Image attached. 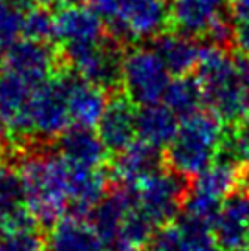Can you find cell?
Returning <instances> with one entry per match:
<instances>
[{
	"mask_svg": "<svg viewBox=\"0 0 249 251\" xmlns=\"http://www.w3.org/2000/svg\"><path fill=\"white\" fill-rule=\"evenodd\" d=\"M229 19L233 26H249V0H229Z\"/></svg>",
	"mask_w": 249,
	"mask_h": 251,
	"instance_id": "f546056e",
	"label": "cell"
},
{
	"mask_svg": "<svg viewBox=\"0 0 249 251\" xmlns=\"http://www.w3.org/2000/svg\"><path fill=\"white\" fill-rule=\"evenodd\" d=\"M240 63V72H242V81H244V94H246V116H249V57L242 55L238 59Z\"/></svg>",
	"mask_w": 249,
	"mask_h": 251,
	"instance_id": "d6a6232c",
	"label": "cell"
},
{
	"mask_svg": "<svg viewBox=\"0 0 249 251\" xmlns=\"http://www.w3.org/2000/svg\"><path fill=\"white\" fill-rule=\"evenodd\" d=\"M106 28L118 42L152 41L171 29V4L169 0H124Z\"/></svg>",
	"mask_w": 249,
	"mask_h": 251,
	"instance_id": "9c48e42d",
	"label": "cell"
},
{
	"mask_svg": "<svg viewBox=\"0 0 249 251\" xmlns=\"http://www.w3.org/2000/svg\"><path fill=\"white\" fill-rule=\"evenodd\" d=\"M22 35L33 39V41L50 42L55 39V26H53V15L42 6L31 9L24 17V31Z\"/></svg>",
	"mask_w": 249,
	"mask_h": 251,
	"instance_id": "f1b7e54d",
	"label": "cell"
},
{
	"mask_svg": "<svg viewBox=\"0 0 249 251\" xmlns=\"http://www.w3.org/2000/svg\"><path fill=\"white\" fill-rule=\"evenodd\" d=\"M97 134L110 152H121L124 147L138 140L136 106L126 96L108 99L103 116L97 123Z\"/></svg>",
	"mask_w": 249,
	"mask_h": 251,
	"instance_id": "5bb4252c",
	"label": "cell"
},
{
	"mask_svg": "<svg viewBox=\"0 0 249 251\" xmlns=\"http://www.w3.org/2000/svg\"><path fill=\"white\" fill-rule=\"evenodd\" d=\"M213 235L220 251H249V191H233L222 200Z\"/></svg>",
	"mask_w": 249,
	"mask_h": 251,
	"instance_id": "8fae6325",
	"label": "cell"
},
{
	"mask_svg": "<svg viewBox=\"0 0 249 251\" xmlns=\"http://www.w3.org/2000/svg\"><path fill=\"white\" fill-rule=\"evenodd\" d=\"M4 132H6V125H4V119L0 116V141L4 140Z\"/></svg>",
	"mask_w": 249,
	"mask_h": 251,
	"instance_id": "e575fe53",
	"label": "cell"
},
{
	"mask_svg": "<svg viewBox=\"0 0 249 251\" xmlns=\"http://www.w3.org/2000/svg\"><path fill=\"white\" fill-rule=\"evenodd\" d=\"M59 55L51 44L33 39H19L2 51L0 70L11 72L31 86H39L57 74Z\"/></svg>",
	"mask_w": 249,
	"mask_h": 251,
	"instance_id": "30bf717a",
	"label": "cell"
},
{
	"mask_svg": "<svg viewBox=\"0 0 249 251\" xmlns=\"http://www.w3.org/2000/svg\"><path fill=\"white\" fill-rule=\"evenodd\" d=\"M62 57L77 75L101 86L108 92L121 86V61L123 53L119 42L106 35L90 44H66L62 46Z\"/></svg>",
	"mask_w": 249,
	"mask_h": 251,
	"instance_id": "52a82bcc",
	"label": "cell"
},
{
	"mask_svg": "<svg viewBox=\"0 0 249 251\" xmlns=\"http://www.w3.org/2000/svg\"><path fill=\"white\" fill-rule=\"evenodd\" d=\"M55 39L66 44H90L106 37L104 21L92 6L66 4L53 13Z\"/></svg>",
	"mask_w": 249,
	"mask_h": 251,
	"instance_id": "7c38bea8",
	"label": "cell"
},
{
	"mask_svg": "<svg viewBox=\"0 0 249 251\" xmlns=\"http://www.w3.org/2000/svg\"><path fill=\"white\" fill-rule=\"evenodd\" d=\"M108 98L106 90L94 83H88L81 77L70 72L68 81V108L72 125L79 126H94L99 123L106 108Z\"/></svg>",
	"mask_w": 249,
	"mask_h": 251,
	"instance_id": "44dd1931",
	"label": "cell"
},
{
	"mask_svg": "<svg viewBox=\"0 0 249 251\" xmlns=\"http://www.w3.org/2000/svg\"><path fill=\"white\" fill-rule=\"evenodd\" d=\"M61 6H66V4H81L83 0H57Z\"/></svg>",
	"mask_w": 249,
	"mask_h": 251,
	"instance_id": "836d02e7",
	"label": "cell"
},
{
	"mask_svg": "<svg viewBox=\"0 0 249 251\" xmlns=\"http://www.w3.org/2000/svg\"><path fill=\"white\" fill-rule=\"evenodd\" d=\"M161 103L169 106L178 119H183L194 112L201 110L203 94L196 75H191V74L174 75L161 98Z\"/></svg>",
	"mask_w": 249,
	"mask_h": 251,
	"instance_id": "cb8c5ba5",
	"label": "cell"
},
{
	"mask_svg": "<svg viewBox=\"0 0 249 251\" xmlns=\"http://www.w3.org/2000/svg\"><path fill=\"white\" fill-rule=\"evenodd\" d=\"M225 123L211 110H198L180 119L173 141L165 149V163L169 169L194 178L220 156Z\"/></svg>",
	"mask_w": 249,
	"mask_h": 251,
	"instance_id": "7a4b0ae2",
	"label": "cell"
},
{
	"mask_svg": "<svg viewBox=\"0 0 249 251\" xmlns=\"http://www.w3.org/2000/svg\"><path fill=\"white\" fill-rule=\"evenodd\" d=\"M26 205L21 175L13 169H0V218Z\"/></svg>",
	"mask_w": 249,
	"mask_h": 251,
	"instance_id": "484cf974",
	"label": "cell"
},
{
	"mask_svg": "<svg viewBox=\"0 0 249 251\" xmlns=\"http://www.w3.org/2000/svg\"><path fill=\"white\" fill-rule=\"evenodd\" d=\"M169 4L173 29L218 44L231 41L229 0H169Z\"/></svg>",
	"mask_w": 249,
	"mask_h": 251,
	"instance_id": "8992f818",
	"label": "cell"
},
{
	"mask_svg": "<svg viewBox=\"0 0 249 251\" xmlns=\"http://www.w3.org/2000/svg\"><path fill=\"white\" fill-rule=\"evenodd\" d=\"M26 205L39 224L51 226L66 215L68 198V161L61 154H31L21 161Z\"/></svg>",
	"mask_w": 249,
	"mask_h": 251,
	"instance_id": "3957f363",
	"label": "cell"
},
{
	"mask_svg": "<svg viewBox=\"0 0 249 251\" xmlns=\"http://www.w3.org/2000/svg\"><path fill=\"white\" fill-rule=\"evenodd\" d=\"M57 140L59 154L72 165L96 169L104 167V163L108 161L110 151L104 147L99 134L94 132L90 126H68Z\"/></svg>",
	"mask_w": 249,
	"mask_h": 251,
	"instance_id": "ac0fdd59",
	"label": "cell"
},
{
	"mask_svg": "<svg viewBox=\"0 0 249 251\" xmlns=\"http://www.w3.org/2000/svg\"><path fill=\"white\" fill-rule=\"evenodd\" d=\"M180 119L161 101L141 105L136 110V132L138 140L165 151L178 130Z\"/></svg>",
	"mask_w": 249,
	"mask_h": 251,
	"instance_id": "7402d4cb",
	"label": "cell"
},
{
	"mask_svg": "<svg viewBox=\"0 0 249 251\" xmlns=\"http://www.w3.org/2000/svg\"><path fill=\"white\" fill-rule=\"evenodd\" d=\"M220 154L238 165V185L249 191V119L238 121L225 132Z\"/></svg>",
	"mask_w": 249,
	"mask_h": 251,
	"instance_id": "d4e9b609",
	"label": "cell"
},
{
	"mask_svg": "<svg viewBox=\"0 0 249 251\" xmlns=\"http://www.w3.org/2000/svg\"><path fill=\"white\" fill-rule=\"evenodd\" d=\"M106 246L86 216L62 215L51 224L46 251H104Z\"/></svg>",
	"mask_w": 249,
	"mask_h": 251,
	"instance_id": "2e32d148",
	"label": "cell"
},
{
	"mask_svg": "<svg viewBox=\"0 0 249 251\" xmlns=\"http://www.w3.org/2000/svg\"><path fill=\"white\" fill-rule=\"evenodd\" d=\"M123 2L124 0H90V6L101 15V19L104 21V24H108V22L118 15L119 7H121Z\"/></svg>",
	"mask_w": 249,
	"mask_h": 251,
	"instance_id": "4dcf8cb0",
	"label": "cell"
},
{
	"mask_svg": "<svg viewBox=\"0 0 249 251\" xmlns=\"http://www.w3.org/2000/svg\"><path fill=\"white\" fill-rule=\"evenodd\" d=\"M238 185V165L225 156H218L207 169L189 181V191L222 202Z\"/></svg>",
	"mask_w": 249,
	"mask_h": 251,
	"instance_id": "603a6c76",
	"label": "cell"
},
{
	"mask_svg": "<svg viewBox=\"0 0 249 251\" xmlns=\"http://www.w3.org/2000/svg\"><path fill=\"white\" fill-rule=\"evenodd\" d=\"M35 88L11 72L0 70V116L11 136H29L28 108Z\"/></svg>",
	"mask_w": 249,
	"mask_h": 251,
	"instance_id": "9a60e30c",
	"label": "cell"
},
{
	"mask_svg": "<svg viewBox=\"0 0 249 251\" xmlns=\"http://www.w3.org/2000/svg\"><path fill=\"white\" fill-rule=\"evenodd\" d=\"M152 48L156 50V53L161 57V61L165 63L174 77L187 75L196 70L201 44L198 42V39L171 28L152 39Z\"/></svg>",
	"mask_w": 249,
	"mask_h": 251,
	"instance_id": "ffe728a7",
	"label": "cell"
},
{
	"mask_svg": "<svg viewBox=\"0 0 249 251\" xmlns=\"http://www.w3.org/2000/svg\"><path fill=\"white\" fill-rule=\"evenodd\" d=\"M231 41L242 55L249 57V26H233Z\"/></svg>",
	"mask_w": 249,
	"mask_h": 251,
	"instance_id": "1f68e13d",
	"label": "cell"
},
{
	"mask_svg": "<svg viewBox=\"0 0 249 251\" xmlns=\"http://www.w3.org/2000/svg\"><path fill=\"white\" fill-rule=\"evenodd\" d=\"M187 189L189 181L185 176L173 169L161 167L134 185L136 205L150 218L156 227H159L173 222L180 215Z\"/></svg>",
	"mask_w": 249,
	"mask_h": 251,
	"instance_id": "ba28073f",
	"label": "cell"
},
{
	"mask_svg": "<svg viewBox=\"0 0 249 251\" xmlns=\"http://www.w3.org/2000/svg\"><path fill=\"white\" fill-rule=\"evenodd\" d=\"M163 163H165V154L161 152V149L136 140L128 147H124L121 152H118L112 175L118 178L119 183L134 187L141 180H145L147 176L159 171Z\"/></svg>",
	"mask_w": 249,
	"mask_h": 251,
	"instance_id": "d6986e66",
	"label": "cell"
},
{
	"mask_svg": "<svg viewBox=\"0 0 249 251\" xmlns=\"http://www.w3.org/2000/svg\"><path fill=\"white\" fill-rule=\"evenodd\" d=\"M136 203V191L132 185L119 183L118 187L108 189L106 195L101 198V202L92 209L90 224L97 235L101 237L106 248H114L118 242L119 231L123 226L124 216Z\"/></svg>",
	"mask_w": 249,
	"mask_h": 251,
	"instance_id": "4fadbf2b",
	"label": "cell"
},
{
	"mask_svg": "<svg viewBox=\"0 0 249 251\" xmlns=\"http://www.w3.org/2000/svg\"><path fill=\"white\" fill-rule=\"evenodd\" d=\"M70 72L62 70L51 75L33 90L28 108V130L42 141L57 140L70 125L68 108Z\"/></svg>",
	"mask_w": 249,
	"mask_h": 251,
	"instance_id": "5b68a950",
	"label": "cell"
},
{
	"mask_svg": "<svg viewBox=\"0 0 249 251\" xmlns=\"http://www.w3.org/2000/svg\"><path fill=\"white\" fill-rule=\"evenodd\" d=\"M196 79L201 86L203 105L224 123H238L246 116V94L240 63L225 44H201L196 66Z\"/></svg>",
	"mask_w": 249,
	"mask_h": 251,
	"instance_id": "6da1fadb",
	"label": "cell"
},
{
	"mask_svg": "<svg viewBox=\"0 0 249 251\" xmlns=\"http://www.w3.org/2000/svg\"><path fill=\"white\" fill-rule=\"evenodd\" d=\"M171 79L173 74L152 46H134L123 53L121 86L134 105L161 101Z\"/></svg>",
	"mask_w": 249,
	"mask_h": 251,
	"instance_id": "277c9868",
	"label": "cell"
},
{
	"mask_svg": "<svg viewBox=\"0 0 249 251\" xmlns=\"http://www.w3.org/2000/svg\"><path fill=\"white\" fill-rule=\"evenodd\" d=\"M0 251H46V240L35 227L7 229L0 235Z\"/></svg>",
	"mask_w": 249,
	"mask_h": 251,
	"instance_id": "83f0119b",
	"label": "cell"
},
{
	"mask_svg": "<svg viewBox=\"0 0 249 251\" xmlns=\"http://www.w3.org/2000/svg\"><path fill=\"white\" fill-rule=\"evenodd\" d=\"M112 251H132V250H112Z\"/></svg>",
	"mask_w": 249,
	"mask_h": 251,
	"instance_id": "8d00e7d4",
	"label": "cell"
},
{
	"mask_svg": "<svg viewBox=\"0 0 249 251\" xmlns=\"http://www.w3.org/2000/svg\"><path fill=\"white\" fill-rule=\"evenodd\" d=\"M24 17L26 15L9 0H0V53L22 39Z\"/></svg>",
	"mask_w": 249,
	"mask_h": 251,
	"instance_id": "4316f807",
	"label": "cell"
},
{
	"mask_svg": "<svg viewBox=\"0 0 249 251\" xmlns=\"http://www.w3.org/2000/svg\"><path fill=\"white\" fill-rule=\"evenodd\" d=\"M4 167V156H2V152H0V169Z\"/></svg>",
	"mask_w": 249,
	"mask_h": 251,
	"instance_id": "d590c367",
	"label": "cell"
},
{
	"mask_svg": "<svg viewBox=\"0 0 249 251\" xmlns=\"http://www.w3.org/2000/svg\"><path fill=\"white\" fill-rule=\"evenodd\" d=\"M108 187L110 176L103 167H77L68 163V198L74 215L88 218Z\"/></svg>",
	"mask_w": 249,
	"mask_h": 251,
	"instance_id": "e0dca14e",
	"label": "cell"
}]
</instances>
